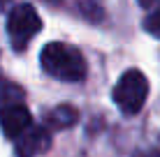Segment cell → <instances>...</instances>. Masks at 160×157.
I'll return each mask as SVG.
<instances>
[{
  "mask_svg": "<svg viewBox=\"0 0 160 157\" xmlns=\"http://www.w3.org/2000/svg\"><path fill=\"white\" fill-rule=\"evenodd\" d=\"M42 2H47V5H60L63 0H42Z\"/></svg>",
  "mask_w": 160,
  "mask_h": 157,
  "instance_id": "11",
  "label": "cell"
},
{
  "mask_svg": "<svg viewBox=\"0 0 160 157\" xmlns=\"http://www.w3.org/2000/svg\"><path fill=\"white\" fill-rule=\"evenodd\" d=\"M0 2H5V0H0Z\"/></svg>",
  "mask_w": 160,
  "mask_h": 157,
  "instance_id": "13",
  "label": "cell"
},
{
  "mask_svg": "<svg viewBox=\"0 0 160 157\" xmlns=\"http://www.w3.org/2000/svg\"><path fill=\"white\" fill-rule=\"evenodd\" d=\"M148 97V81L139 69H128L114 88V102L123 113H139Z\"/></svg>",
  "mask_w": 160,
  "mask_h": 157,
  "instance_id": "2",
  "label": "cell"
},
{
  "mask_svg": "<svg viewBox=\"0 0 160 157\" xmlns=\"http://www.w3.org/2000/svg\"><path fill=\"white\" fill-rule=\"evenodd\" d=\"M144 28L151 32L153 37H158L160 39V7L156 9V12H151L146 16V21H144Z\"/></svg>",
  "mask_w": 160,
  "mask_h": 157,
  "instance_id": "9",
  "label": "cell"
},
{
  "mask_svg": "<svg viewBox=\"0 0 160 157\" xmlns=\"http://www.w3.org/2000/svg\"><path fill=\"white\" fill-rule=\"evenodd\" d=\"M51 145V134L47 127H28L21 136H16V155L19 157H37L47 153Z\"/></svg>",
  "mask_w": 160,
  "mask_h": 157,
  "instance_id": "4",
  "label": "cell"
},
{
  "mask_svg": "<svg viewBox=\"0 0 160 157\" xmlns=\"http://www.w3.org/2000/svg\"><path fill=\"white\" fill-rule=\"evenodd\" d=\"M21 99H23V90L16 83H12V81L0 79V109H5L9 104H16Z\"/></svg>",
  "mask_w": 160,
  "mask_h": 157,
  "instance_id": "7",
  "label": "cell"
},
{
  "mask_svg": "<svg viewBox=\"0 0 160 157\" xmlns=\"http://www.w3.org/2000/svg\"><path fill=\"white\" fill-rule=\"evenodd\" d=\"M137 2H139V5H142V7H151V5H153V2H156V0H137Z\"/></svg>",
  "mask_w": 160,
  "mask_h": 157,
  "instance_id": "10",
  "label": "cell"
},
{
  "mask_svg": "<svg viewBox=\"0 0 160 157\" xmlns=\"http://www.w3.org/2000/svg\"><path fill=\"white\" fill-rule=\"evenodd\" d=\"M81 14L88 21H100L102 19V9L95 5V0H81Z\"/></svg>",
  "mask_w": 160,
  "mask_h": 157,
  "instance_id": "8",
  "label": "cell"
},
{
  "mask_svg": "<svg viewBox=\"0 0 160 157\" xmlns=\"http://www.w3.org/2000/svg\"><path fill=\"white\" fill-rule=\"evenodd\" d=\"M40 28H42V19L35 12V7L28 2L16 5L7 16V35L16 51H23L28 42L40 32Z\"/></svg>",
  "mask_w": 160,
  "mask_h": 157,
  "instance_id": "3",
  "label": "cell"
},
{
  "mask_svg": "<svg viewBox=\"0 0 160 157\" xmlns=\"http://www.w3.org/2000/svg\"><path fill=\"white\" fill-rule=\"evenodd\" d=\"M79 120V111L70 104H60L56 106L53 111H49L44 116V122L47 127H53V129H65V127H72L74 122Z\"/></svg>",
  "mask_w": 160,
  "mask_h": 157,
  "instance_id": "6",
  "label": "cell"
},
{
  "mask_svg": "<svg viewBox=\"0 0 160 157\" xmlns=\"http://www.w3.org/2000/svg\"><path fill=\"white\" fill-rule=\"evenodd\" d=\"M0 125H2V132L9 139H16L32 125V116L21 102H16V104L0 109Z\"/></svg>",
  "mask_w": 160,
  "mask_h": 157,
  "instance_id": "5",
  "label": "cell"
},
{
  "mask_svg": "<svg viewBox=\"0 0 160 157\" xmlns=\"http://www.w3.org/2000/svg\"><path fill=\"white\" fill-rule=\"evenodd\" d=\"M40 62H42L44 72L58 81L77 83V81H81L86 76V60L81 56V51L74 48L72 44H65V42L47 44L42 48Z\"/></svg>",
  "mask_w": 160,
  "mask_h": 157,
  "instance_id": "1",
  "label": "cell"
},
{
  "mask_svg": "<svg viewBox=\"0 0 160 157\" xmlns=\"http://www.w3.org/2000/svg\"><path fill=\"white\" fill-rule=\"evenodd\" d=\"M139 157H160L158 153H146V155H139Z\"/></svg>",
  "mask_w": 160,
  "mask_h": 157,
  "instance_id": "12",
  "label": "cell"
}]
</instances>
